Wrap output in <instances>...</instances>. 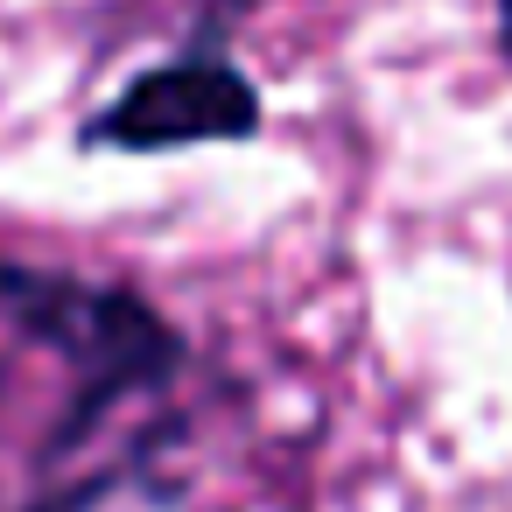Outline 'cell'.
<instances>
[{"label":"cell","instance_id":"obj_4","mask_svg":"<svg viewBox=\"0 0 512 512\" xmlns=\"http://www.w3.org/2000/svg\"><path fill=\"white\" fill-rule=\"evenodd\" d=\"M36 512H85V505H78V498H64V505H36Z\"/></svg>","mask_w":512,"mask_h":512},{"label":"cell","instance_id":"obj_2","mask_svg":"<svg viewBox=\"0 0 512 512\" xmlns=\"http://www.w3.org/2000/svg\"><path fill=\"white\" fill-rule=\"evenodd\" d=\"M260 134V92L246 71H232L225 57H176L141 71L92 127V148H127V155H162V148H190V141H246Z\"/></svg>","mask_w":512,"mask_h":512},{"label":"cell","instance_id":"obj_3","mask_svg":"<svg viewBox=\"0 0 512 512\" xmlns=\"http://www.w3.org/2000/svg\"><path fill=\"white\" fill-rule=\"evenodd\" d=\"M498 29H505V43H512V0H498Z\"/></svg>","mask_w":512,"mask_h":512},{"label":"cell","instance_id":"obj_1","mask_svg":"<svg viewBox=\"0 0 512 512\" xmlns=\"http://www.w3.org/2000/svg\"><path fill=\"white\" fill-rule=\"evenodd\" d=\"M0 302L15 309V323L29 337H43L50 351H64L78 365V407H71L64 435L92 428L120 393L169 379L176 358H183V344L162 330V316L127 288L36 274V267H0Z\"/></svg>","mask_w":512,"mask_h":512}]
</instances>
